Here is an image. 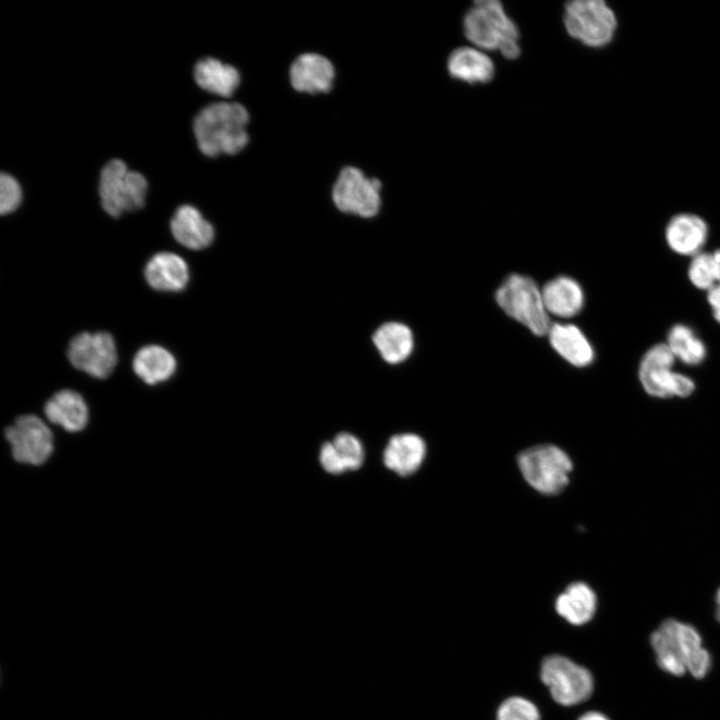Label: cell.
Listing matches in <instances>:
<instances>
[{
  "label": "cell",
  "instance_id": "7a4b0ae2",
  "mask_svg": "<svg viewBox=\"0 0 720 720\" xmlns=\"http://www.w3.org/2000/svg\"><path fill=\"white\" fill-rule=\"evenodd\" d=\"M249 113L237 102H217L194 117L193 133L200 152L207 157L235 155L248 144Z\"/></svg>",
  "mask_w": 720,
  "mask_h": 720
},
{
  "label": "cell",
  "instance_id": "7402d4cb",
  "mask_svg": "<svg viewBox=\"0 0 720 720\" xmlns=\"http://www.w3.org/2000/svg\"><path fill=\"white\" fill-rule=\"evenodd\" d=\"M543 301L548 314L568 318L578 314L584 305V293L577 281L560 276L552 279L542 289Z\"/></svg>",
  "mask_w": 720,
  "mask_h": 720
},
{
  "label": "cell",
  "instance_id": "f546056e",
  "mask_svg": "<svg viewBox=\"0 0 720 720\" xmlns=\"http://www.w3.org/2000/svg\"><path fill=\"white\" fill-rule=\"evenodd\" d=\"M22 201V189L18 181L10 174H0V213L14 212Z\"/></svg>",
  "mask_w": 720,
  "mask_h": 720
},
{
  "label": "cell",
  "instance_id": "2e32d148",
  "mask_svg": "<svg viewBox=\"0 0 720 720\" xmlns=\"http://www.w3.org/2000/svg\"><path fill=\"white\" fill-rule=\"evenodd\" d=\"M170 229L175 240L191 250L208 247L214 239V228L192 205L178 207L171 219Z\"/></svg>",
  "mask_w": 720,
  "mask_h": 720
},
{
  "label": "cell",
  "instance_id": "836d02e7",
  "mask_svg": "<svg viewBox=\"0 0 720 720\" xmlns=\"http://www.w3.org/2000/svg\"><path fill=\"white\" fill-rule=\"evenodd\" d=\"M716 601V615L718 620L720 621V588L718 589L715 597Z\"/></svg>",
  "mask_w": 720,
  "mask_h": 720
},
{
  "label": "cell",
  "instance_id": "277c9868",
  "mask_svg": "<svg viewBox=\"0 0 720 720\" xmlns=\"http://www.w3.org/2000/svg\"><path fill=\"white\" fill-rule=\"evenodd\" d=\"M147 189L148 183L143 174L129 170L120 159L108 161L101 169L98 185L100 203L112 217L141 209Z\"/></svg>",
  "mask_w": 720,
  "mask_h": 720
},
{
  "label": "cell",
  "instance_id": "5bb4252c",
  "mask_svg": "<svg viewBox=\"0 0 720 720\" xmlns=\"http://www.w3.org/2000/svg\"><path fill=\"white\" fill-rule=\"evenodd\" d=\"M708 232V225L703 218L691 213H680L667 223L665 240L674 253L692 258L702 252Z\"/></svg>",
  "mask_w": 720,
  "mask_h": 720
},
{
  "label": "cell",
  "instance_id": "4fadbf2b",
  "mask_svg": "<svg viewBox=\"0 0 720 720\" xmlns=\"http://www.w3.org/2000/svg\"><path fill=\"white\" fill-rule=\"evenodd\" d=\"M289 78L294 90L301 93H327L333 86L335 69L332 62L317 53L299 55L291 64Z\"/></svg>",
  "mask_w": 720,
  "mask_h": 720
},
{
  "label": "cell",
  "instance_id": "9c48e42d",
  "mask_svg": "<svg viewBox=\"0 0 720 720\" xmlns=\"http://www.w3.org/2000/svg\"><path fill=\"white\" fill-rule=\"evenodd\" d=\"M540 677L552 698L564 706L587 700L594 688L590 671L562 655L546 657L541 664Z\"/></svg>",
  "mask_w": 720,
  "mask_h": 720
},
{
  "label": "cell",
  "instance_id": "4316f807",
  "mask_svg": "<svg viewBox=\"0 0 720 720\" xmlns=\"http://www.w3.org/2000/svg\"><path fill=\"white\" fill-rule=\"evenodd\" d=\"M666 344L676 360L689 366L701 364L707 355L704 342L692 328L684 324H676L670 328Z\"/></svg>",
  "mask_w": 720,
  "mask_h": 720
},
{
  "label": "cell",
  "instance_id": "1f68e13d",
  "mask_svg": "<svg viewBox=\"0 0 720 720\" xmlns=\"http://www.w3.org/2000/svg\"><path fill=\"white\" fill-rule=\"evenodd\" d=\"M712 254V260L716 275L717 283H720V248L715 250Z\"/></svg>",
  "mask_w": 720,
  "mask_h": 720
},
{
  "label": "cell",
  "instance_id": "8992f818",
  "mask_svg": "<svg viewBox=\"0 0 720 720\" xmlns=\"http://www.w3.org/2000/svg\"><path fill=\"white\" fill-rule=\"evenodd\" d=\"M563 23L570 37L591 48L608 45L617 29L616 15L603 0L567 2Z\"/></svg>",
  "mask_w": 720,
  "mask_h": 720
},
{
  "label": "cell",
  "instance_id": "ffe728a7",
  "mask_svg": "<svg viewBox=\"0 0 720 720\" xmlns=\"http://www.w3.org/2000/svg\"><path fill=\"white\" fill-rule=\"evenodd\" d=\"M553 349L576 367L588 366L594 359V350L584 333L573 324L556 323L548 331Z\"/></svg>",
  "mask_w": 720,
  "mask_h": 720
},
{
  "label": "cell",
  "instance_id": "ac0fdd59",
  "mask_svg": "<svg viewBox=\"0 0 720 720\" xmlns=\"http://www.w3.org/2000/svg\"><path fill=\"white\" fill-rule=\"evenodd\" d=\"M44 413L53 424L69 432L81 431L88 422V407L83 397L73 390L55 393L45 404Z\"/></svg>",
  "mask_w": 720,
  "mask_h": 720
},
{
  "label": "cell",
  "instance_id": "83f0119b",
  "mask_svg": "<svg viewBox=\"0 0 720 720\" xmlns=\"http://www.w3.org/2000/svg\"><path fill=\"white\" fill-rule=\"evenodd\" d=\"M687 274L689 281L695 288L709 291L717 284L712 254L702 251L693 256Z\"/></svg>",
  "mask_w": 720,
  "mask_h": 720
},
{
  "label": "cell",
  "instance_id": "ba28073f",
  "mask_svg": "<svg viewBox=\"0 0 720 720\" xmlns=\"http://www.w3.org/2000/svg\"><path fill=\"white\" fill-rule=\"evenodd\" d=\"M518 465L525 480L546 495L560 493L568 484L572 462L560 448L543 444L522 451Z\"/></svg>",
  "mask_w": 720,
  "mask_h": 720
},
{
  "label": "cell",
  "instance_id": "30bf717a",
  "mask_svg": "<svg viewBox=\"0 0 720 720\" xmlns=\"http://www.w3.org/2000/svg\"><path fill=\"white\" fill-rule=\"evenodd\" d=\"M379 179L366 177L352 166L343 168L332 188V200L343 213L364 218L375 216L381 206Z\"/></svg>",
  "mask_w": 720,
  "mask_h": 720
},
{
  "label": "cell",
  "instance_id": "6da1fadb",
  "mask_svg": "<svg viewBox=\"0 0 720 720\" xmlns=\"http://www.w3.org/2000/svg\"><path fill=\"white\" fill-rule=\"evenodd\" d=\"M650 644L658 666L673 676L689 673L705 677L712 666L711 655L695 627L676 619H666L653 631Z\"/></svg>",
  "mask_w": 720,
  "mask_h": 720
},
{
  "label": "cell",
  "instance_id": "3957f363",
  "mask_svg": "<svg viewBox=\"0 0 720 720\" xmlns=\"http://www.w3.org/2000/svg\"><path fill=\"white\" fill-rule=\"evenodd\" d=\"M466 38L481 50L498 51L504 58L520 56V34L516 23L497 0L473 2L463 18Z\"/></svg>",
  "mask_w": 720,
  "mask_h": 720
},
{
  "label": "cell",
  "instance_id": "52a82bcc",
  "mask_svg": "<svg viewBox=\"0 0 720 720\" xmlns=\"http://www.w3.org/2000/svg\"><path fill=\"white\" fill-rule=\"evenodd\" d=\"M676 359L666 343L653 345L643 355L638 377L644 391L655 398L690 396L695 390L694 381L674 371Z\"/></svg>",
  "mask_w": 720,
  "mask_h": 720
},
{
  "label": "cell",
  "instance_id": "e0dca14e",
  "mask_svg": "<svg viewBox=\"0 0 720 720\" xmlns=\"http://www.w3.org/2000/svg\"><path fill=\"white\" fill-rule=\"evenodd\" d=\"M144 275L151 288L162 292L181 291L189 281L187 263L171 252L152 256L145 266Z\"/></svg>",
  "mask_w": 720,
  "mask_h": 720
},
{
  "label": "cell",
  "instance_id": "d4e9b609",
  "mask_svg": "<svg viewBox=\"0 0 720 720\" xmlns=\"http://www.w3.org/2000/svg\"><path fill=\"white\" fill-rule=\"evenodd\" d=\"M133 370L149 385L167 381L176 370L174 356L159 345L142 347L134 356Z\"/></svg>",
  "mask_w": 720,
  "mask_h": 720
},
{
  "label": "cell",
  "instance_id": "d6a6232c",
  "mask_svg": "<svg viewBox=\"0 0 720 720\" xmlns=\"http://www.w3.org/2000/svg\"><path fill=\"white\" fill-rule=\"evenodd\" d=\"M578 720H609L607 716L598 711H589L583 714Z\"/></svg>",
  "mask_w": 720,
  "mask_h": 720
},
{
  "label": "cell",
  "instance_id": "44dd1931",
  "mask_svg": "<svg viewBox=\"0 0 720 720\" xmlns=\"http://www.w3.org/2000/svg\"><path fill=\"white\" fill-rule=\"evenodd\" d=\"M425 443L418 435L405 433L393 436L384 451V464L400 476L414 473L425 456Z\"/></svg>",
  "mask_w": 720,
  "mask_h": 720
},
{
  "label": "cell",
  "instance_id": "cb8c5ba5",
  "mask_svg": "<svg viewBox=\"0 0 720 720\" xmlns=\"http://www.w3.org/2000/svg\"><path fill=\"white\" fill-rule=\"evenodd\" d=\"M597 598L590 586L583 582L570 584L555 603L557 613L573 625L589 622L596 611Z\"/></svg>",
  "mask_w": 720,
  "mask_h": 720
},
{
  "label": "cell",
  "instance_id": "d6986e66",
  "mask_svg": "<svg viewBox=\"0 0 720 720\" xmlns=\"http://www.w3.org/2000/svg\"><path fill=\"white\" fill-rule=\"evenodd\" d=\"M196 84L221 97H231L240 84L239 71L213 57L198 60L193 69Z\"/></svg>",
  "mask_w": 720,
  "mask_h": 720
},
{
  "label": "cell",
  "instance_id": "9a60e30c",
  "mask_svg": "<svg viewBox=\"0 0 720 720\" xmlns=\"http://www.w3.org/2000/svg\"><path fill=\"white\" fill-rule=\"evenodd\" d=\"M449 75L458 81L474 84H485L495 75L492 59L481 49L462 46L454 49L447 59Z\"/></svg>",
  "mask_w": 720,
  "mask_h": 720
},
{
  "label": "cell",
  "instance_id": "5b68a950",
  "mask_svg": "<svg viewBox=\"0 0 720 720\" xmlns=\"http://www.w3.org/2000/svg\"><path fill=\"white\" fill-rule=\"evenodd\" d=\"M496 300L506 314L522 323L533 334H548L551 324L542 290L531 278L510 275L498 288Z\"/></svg>",
  "mask_w": 720,
  "mask_h": 720
},
{
  "label": "cell",
  "instance_id": "603a6c76",
  "mask_svg": "<svg viewBox=\"0 0 720 720\" xmlns=\"http://www.w3.org/2000/svg\"><path fill=\"white\" fill-rule=\"evenodd\" d=\"M363 459L364 451L360 441L347 432L339 433L333 442H326L320 452L321 465L332 474L357 470Z\"/></svg>",
  "mask_w": 720,
  "mask_h": 720
},
{
  "label": "cell",
  "instance_id": "7c38bea8",
  "mask_svg": "<svg viewBox=\"0 0 720 720\" xmlns=\"http://www.w3.org/2000/svg\"><path fill=\"white\" fill-rule=\"evenodd\" d=\"M14 459L40 465L53 451V435L49 427L36 415H23L5 430Z\"/></svg>",
  "mask_w": 720,
  "mask_h": 720
},
{
  "label": "cell",
  "instance_id": "f1b7e54d",
  "mask_svg": "<svg viewBox=\"0 0 720 720\" xmlns=\"http://www.w3.org/2000/svg\"><path fill=\"white\" fill-rule=\"evenodd\" d=\"M497 720H540V714L531 701L514 696L499 706Z\"/></svg>",
  "mask_w": 720,
  "mask_h": 720
},
{
  "label": "cell",
  "instance_id": "8fae6325",
  "mask_svg": "<svg viewBox=\"0 0 720 720\" xmlns=\"http://www.w3.org/2000/svg\"><path fill=\"white\" fill-rule=\"evenodd\" d=\"M67 355L76 369L99 379L108 377L117 363L115 341L106 332H83L76 335L70 341Z\"/></svg>",
  "mask_w": 720,
  "mask_h": 720
},
{
  "label": "cell",
  "instance_id": "484cf974",
  "mask_svg": "<svg viewBox=\"0 0 720 720\" xmlns=\"http://www.w3.org/2000/svg\"><path fill=\"white\" fill-rule=\"evenodd\" d=\"M373 342L382 358L390 364L406 360L414 346L411 330L398 322L381 325L373 335Z\"/></svg>",
  "mask_w": 720,
  "mask_h": 720
},
{
  "label": "cell",
  "instance_id": "4dcf8cb0",
  "mask_svg": "<svg viewBox=\"0 0 720 720\" xmlns=\"http://www.w3.org/2000/svg\"><path fill=\"white\" fill-rule=\"evenodd\" d=\"M707 301L714 319L720 324V283L707 291Z\"/></svg>",
  "mask_w": 720,
  "mask_h": 720
}]
</instances>
